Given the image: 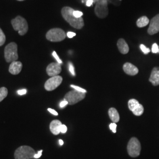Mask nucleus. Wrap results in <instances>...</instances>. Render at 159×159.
Listing matches in <instances>:
<instances>
[{"instance_id":"f257e3e1","label":"nucleus","mask_w":159,"mask_h":159,"mask_svg":"<svg viewBox=\"0 0 159 159\" xmlns=\"http://www.w3.org/2000/svg\"><path fill=\"white\" fill-rule=\"evenodd\" d=\"M74 10L69 7H64L61 9V15L64 19L73 28L77 30L82 29L84 25V20L82 17L76 18L73 15Z\"/></svg>"},{"instance_id":"f03ea898","label":"nucleus","mask_w":159,"mask_h":159,"mask_svg":"<svg viewBox=\"0 0 159 159\" xmlns=\"http://www.w3.org/2000/svg\"><path fill=\"white\" fill-rule=\"evenodd\" d=\"M36 152L34 149L29 146H20L15 151V159H31L34 158Z\"/></svg>"},{"instance_id":"7ed1b4c3","label":"nucleus","mask_w":159,"mask_h":159,"mask_svg":"<svg viewBox=\"0 0 159 159\" xmlns=\"http://www.w3.org/2000/svg\"><path fill=\"white\" fill-rule=\"evenodd\" d=\"M11 24L14 30L18 31L20 35L26 34L29 30V25L26 20L21 17L17 16L11 20Z\"/></svg>"},{"instance_id":"20e7f679","label":"nucleus","mask_w":159,"mask_h":159,"mask_svg":"<svg viewBox=\"0 0 159 159\" xmlns=\"http://www.w3.org/2000/svg\"><path fill=\"white\" fill-rule=\"evenodd\" d=\"M4 57L7 63H12L18 59V47L16 43L12 42L6 46L4 49Z\"/></svg>"},{"instance_id":"39448f33","label":"nucleus","mask_w":159,"mask_h":159,"mask_svg":"<svg viewBox=\"0 0 159 159\" xmlns=\"http://www.w3.org/2000/svg\"><path fill=\"white\" fill-rule=\"evenodd\" d=\"M66 37L65 31L59 28L51 29L46 34V39L51 42H60L64 40Z\"/></svg>"},{"instance_id":"423d86ee","label":"nucleus","mask_w":159,"mask_h":159,"mask_svg":"<svg viewBox=\"0 0 159 159\" xmlns=\"http://www.w3.org/2000/svg\"><path fill=\"white\" fill-rule=\"evenodd\" d=\"M141 144L136 137H132L127 144V152L131 157H138L141 152Z\"/></svg>"},{"instance_id":"0eeeda50","label":"nucleus","mask_w":159,"mask_h":159,"mask_svg":"<svg viewBox=\"0 0 159 159\" xmlns=\"http://www.w3.org/2000/svg\"><path fill=\"white\" fill-rule=\"evenodd\" d=\"M108 2L107 0H97L96 2L94 12L99 18H104L108 16Z\"/></svg>"},{"instance_id":"6e6552de","label":"nucleus","mask_w":159,"mask_h":159,"mask_svg":"<svg viewBox=\"0 0 159 159\" xmlns=\"http://www.w3.org/2000/svg\"><path fill=\"white\" fill-rule=\"evenodd\" d=\"M85 97V93L74 90L68 92L65 95L64 100L67 101L70 105H74L83 100Z\"/></svg>"},{"instance_id":"1a4fd4ad","label":"nucleus","mask_w":159,"mask_h":159,"mask_svg":"<svg viewBox=\"0 0 159 159\" xmlns=\"http://www.w3.org/2000/svg\"><path fill=\"white\" fill-rule=\"evenodd\" d=\"M63 78L61 76L56 75L51 77L50 79L47 80L44 84V88L47 91H52L56 89L57 87L61 84Z\"/></svg>"},{"instance_id":"9d476101","label":"nucleus","mask_w":159,"mask_h":159,"mask_svg":"<svg viewBox=\"0 0 159 159\" xmlns=\"http://www.w3.org/2000/svg\"><path fill=\"white\" fill-rule=\"evenodd\" d=\"M47 73L51 77L56 76L61 71V64L58 63H52L50 64L46 68Z\"/></svg>"},{"instance_id":"9b49d317","label":"nucleus","mask_w":159,"mask_h":159,"mask_svg":"<svg viewBox=\"0 0 159 159\" xmlns=\"http://www.w3.org/2000/svg\"><path fill=\"white\" fill-rule=\"evenodd\" d=\"M150 25L148 29V34L154 35L159 32V14L156 15L151 20Z\"/></svg>"},{"instance_id":"f8f14e48","label":"nucleus","mask_w":159,"mask_h":159,"mask_svg":"<svg viewBox=\"0 0 159 159\" xmlns=\"http://www.w3.org/2000/svg\"><path fill=\"white\" fill-rule=\"evenodd\" d=\"M23 68V64L20 61H13L11 63L9 67V72L13 75L19 74Z\"/></svg>"},{"instance_id":"ddd939ff","label":"nucleus","mask_w":159,"mask_h":159,"mask_svg":"<svg viewBox=\"0 0 159 159\" xmlns=\"http://www.w3.org/2000/svg\"><path fill=\"white\" fill-rule=\"evenodd\" d=\"M123 69L125 73L130 75H135L139 73V69L131 63H125L123 65Z\"/></svg>"},{"instance_id":"4468645a","label":"nucleus","mask_w":159,"mask_h":159,"mask_svg":"<svg viewBox=\"0 0 159 159\" xmlns=\"http://www.w3.org/2000/svg\"><path fill=\"white\" fill-rule=\"evenodd\" d=\"M149 81L154 86L159 85V67H154L152 71Z\"/></svg>"},{"instance_id":"2eb2a0df","label":"nucleus","mask_w":159,"mask_h":159,"mask_svg":"<svg viewBox=\"0 0 159 159\" xmlns=\"http://www.w3.org/2000/svg\"><path fill=\"white\" fill-rule=\"evenodd\" d=\"M61 125L62 123L60 120H54L52 121L50 125V129L51 133L54 135L59 134L61 133L60 129Z\"/></svg>"},{"instance_id":"dca6fc26","label":"nucleus","mask_w":159,"mask_h":159,"mask_svg":"<svg viewBox=\"0 0 159 159\" xmlns=\"http://www.w3.org/2000/svg\"><path fill=\"white\" fill-rule=\"evenodd\" d=\"M117 47L120 52L123 54H126L129 51V47L127 43H126L125 40L123 39H120L117 41Z\"/></svg>"},{"instance_id":"f3484780","label":"nucleus","mask_w":159,"mask_h":159,"mask_svg":"<svg viewBox=\"0 0 159 159\" xmlns=\"http://www.w3.org/2000/svg\"><path fill=\"white\" fill-rule=\"evenodd\" d=\"M108 115L113 123H118L120 120V115L117 110L115 108L111 107L108 110Z\"/></svg>"},{"instance_id":"a211bd4d","label":"nucleus","mask_w":159,"mask_h":159,"mask_svg":"<svg viewBox=\"0 0 159 159\" xmlns=\"http://www.w3.org/2000/svg\"><path fill=\"white\" fill-rule=\"evenodd\" d=\"M150 23L149 19L146 16H143L137 20L136 25L139 28H143L147 26Z\"/></svg>"},{"instance_id":"6ab92c4d","label":"nucleus","mask_w":159,"mask_h":159,"mask_svg":"<svg viewBox=\"0 0 159 159\" xmlns=\"http://www.w3.org/2000/svg\"><path fill=\"white\" fill-rule=\"evenodd\" d=\"M140 105L139 102L136 99H130L128 102V106L130 110L133 111Z\"/></svg>"},{"instance_id":"aec40b11","label":"nucleus","mask_w":159,"mask_h":159,"mask_svg":"<svg viewBox=\"0 0 159 159\" xmlns=\"http://www.w3.org/2000/svg\"><path fill=\"white\" fill-rule=\"evenodd\" d=\"M8 95V90L6 87L0 88V102H1Z\"/></svg>"},{"instance_id":"412c9836","label":"nucleus","mask_w":159,"mask_h":159,"mask_svg":"<svg viewBox=\"0 0 159 159\" xmlns=\"http://www.w3.org/2000/svg\"><path fill=\"white\" fill-rule=\"evenodd\" d=\"M132 112L135 116H140L142 115L144 112V107H143L142 104H140V105Z\"/></svg>"},{"instance_id":"4be33fe9","label":"nucleus","mask_w":159,"mask_h":159,"mask_svg":"<svg viewBox=\"0 0 159 159\" xmlns=\"http://www.w3.org/2000/svg\"><path fill=\"white\" fill-rule=\"evenodd\" d=\"M6 35L2 31V30L0 28V47L3 46L6 42Z\"/></svg>"},{"instance_id":"5701e85b","label":"nucleus","mask_w":159,"mask_h":159,"mask_svg":"<svg viewBox=\"0 0 159 159\" xmlns=\"http://www.w3.org/2000/svg\"><path fill=\"white\" fill-rule=\"evenodd\" d=\"M71 87L73 88L74 90H77V91H79V92H81V93H86L87 91L85 89L81 88V87H80L79 86H77V85H71Z\"/></svg>"},{"instance_id":"b1692460","label":"nucleus","mask_w":159,"mask_h":159,"mask_svg":"<svg viewBox=\"0 0 159 159\" xmlns=\"http://www.w3.org/2000/svg\"><path fill=\"white\" fill-rule=\"evenodd\" d=\"M140 47L141 50L143 51V52L144 54H148V53L150 52V50L148 48H147L144 45L141 44Z\"/></svg>"},{"instance_id":"393cba45","label":"nucleus","mask_w":159,"mask_h":159,"mask_svg":"<svg viewBox=\"0 0 159 159\" xmlns=\"http://www.w3.org/2000/svg\"><path fill=\"white\" fill-rule=\"evenodd\" d=\"M68 68H69V71H70V73L74 76L75 75V73L74 66L71 62L68 63Z\"/></svg>"},{"instance_id":"a878e982","label":"nucleus","mask_w":159,"mask_h":159,"mask_svg":"<svg viewBox=\"0 0 159 159\" xmlns=\"http://www.w3.org/2000/svg\"><path fill=\"white\" fill-rule=\"evenodd\" d=\"M152 51L153 53H159V47L158 45L156 43H154L152 46Z\"/></svg>"},{"instance_id":"bb28decb","label":"nucleus","mask_w":159,"mask_h":159,"mask_svg":"<svg viewBox=\"0 0 159 159\" xmlns=\"http://www.w3.org/2000/svg\"><path fill=\"white\" fill-rule=\"evenodd\" d=\"M107 1L108 3L112 4L115 6H119L120 5V1L121 0H107Z\"/></svg>"},{"instance_id":"cd10ccee","label":"nucleus","mask_w":159,"mask_h":159,"mask_svg":"<svg viewBox=\"0 0 159 159\" xmlns=\"http://www.w3.org/2000/svg\"><path fill=\"white\" fill-rule=\"evenodd\" d=\"M52 56L56 58V60L57 63H58L59 64H60L63 63L62 61H61V59L59 58V57L58 56V55H57V54L56 53V51H53V52H52Z\"/></svg>"},{"instance_id":"c85d7f7f","label":"nucleus","mask_w":159,"mask_h":159,"mask_svg":"<svg viewBox=\"0 0 159 159\" xmlns=\"http://www.w3.org/2000/svg\"><path fill=\"white\" fill-rule=\"evenodd\" d=\"M73 15H74V17H76V18H81L83 16V14L81 11L74 10V12H73Z\"/></svg>"},{"instance_id":"c756f323","label":"nucleus","mask_w":159,"mask_h":159,"mask_svg":"<svg viewBox=\"0 0 159 159\" xmlns=\"http://www.w3.org/2000/svg\"><path fill=\"white\" fill-rule=\"evenodd\" d=\"M110 130H112L113 133H116V129H117V125L115 123H111L110 125Z\"/></svg>"},{"instance_id":"7c9ffc66","label":"nucleus","mask_w":159,"mask_h":159,"mask_svg":"<svg viewBox=\"0 0 159 159\" xmlns=\"http://www.w3.org/2000/svg\"><path fill=\"white\" fill-rule=\"evenodd\" d=\"M67 126L66 125H62L61 126V129H60L61 133H65L67 132Z\"/></svg>"},{"instance_id":"2f4dec72","label":"nucleus","mask_w":159,"mask_h":159,"mask_svg":"<svg viewBox=\"0 0 159 159\" xmlns=\"http://www.w3.org/2000/svg\"><path fill=\"white\" fill-rule=\"evenodd\" d=\"M67 104H68V103L67 101L63 100V102H60V107L61 108H63V107H64L65 106H66Z\"/></svg>"},{"instance_id":"473e14b6","label":"nucleus","mask_w":159,"mask_h":159,"mask_svg":"<svg viewBox=\"0 0 159 159\" xmlns=\"http://www.w3.org/2000/svg\"><path fill=\"white\" fill-rule=\"evenodd\" d=\"M67 37H68V38L71 39V38L74 37V36H75L76 34H75V33H74V32H70H70L67 33Z\"/></svg>"},{"instance_id":"72a5a7b5","label":"nucleus","mask_w":159,"mask_h":159,"mask_svg":"<svg viewBox=\"0 0 159 159\" xmlns=\"http://www.w3.org/2000/svg\"><path fill=\"white\" fill-rule=\"evenodd\" d=\"M94 3L93 0H86V6L87 7H90L93 6V4Z\"/></svg>"},{"instance_id":"f704fd0d","label":"nucleus","mask_w":159,"mask_h":159,"mask_svg":"<svg viewBox=\"0 0 159 159\" xmlns=\"http://www.w3.org/2000/svg\"><path fill=\"white\" fill-rule=\"evenodd\" d=\"M48 111L50 113H51V114H54V115H55V116H58V114L56 111H55L54 110H53V109H52V108H48Z\"/></svg>"},{"instance_id":"c9c22d12","label":"nucleus","mask_w":159,"mask_h":159,"mask_svg":"<svg viewBox=\"0 0 159 159\" xmlns=\"http://www.w3.org/2000/svg\"><path fill=\"white\" fill-rule=\"evenodd\" d=\"M42 152H43V150H40V151H39V152H38V153L35 154V155L34 156V158H35V159H39V158H40V157L41 156Z\"/></svg>"},{"instance_id":"e433bc0d","label":"nucleus","mask_w":159,"mask_h":159,"mask_svg":"<svg viewBox=\"0 0 159 159\" xmlns=\"http://www.w3.org/2000/svg\"><path fill=\"white\" fill-rule=\"evenodd\" d=\"M17 93H18V94L19 95H24V94H26V93H27V90H26L25 89L20 90H18V91Z\"/></svg>"},{"instance_id":"4c0bfd02","label":"nucleus","mask_w":159,"mask_h":159,"mask_svg":"<svg viewBox=\"0 0 159 159\" xmlns=\"http://www.w3.org/2000/svg\"><path fill=\"white\" fill-rule=\"evenodd\" d=\"M59 144H60V145L62 146V145H63V144H64V142H63L62 140H59Z\"/></svg>"},{"instance_id":"58836bf2","label":"nucleus","mask_w":159,"mask_h":159,"mask_svg":"<svg viewBox=\"0 0 159 159\" xmlns=\"http://www.w3.org/2000/svg\"><path fill=\"white\" fill-rule=\"evenodd\" d=\"M93 1H94V3H96V2L97 1V0H93Z\"/></svg>"},{"instance_id":"ea45409f","label":"nucleus","mask_w":159,"mask_h":159,"mask_svg":"<svg viewBox=\"0 0 159 159\" xmlns=\"http://www.w3.org/2000/svg\"><path fill=\"white\" fill-rule=\"evenodd\" d=\"M17 1H24V0H17Z\"/></svg>"}]
</instances>
